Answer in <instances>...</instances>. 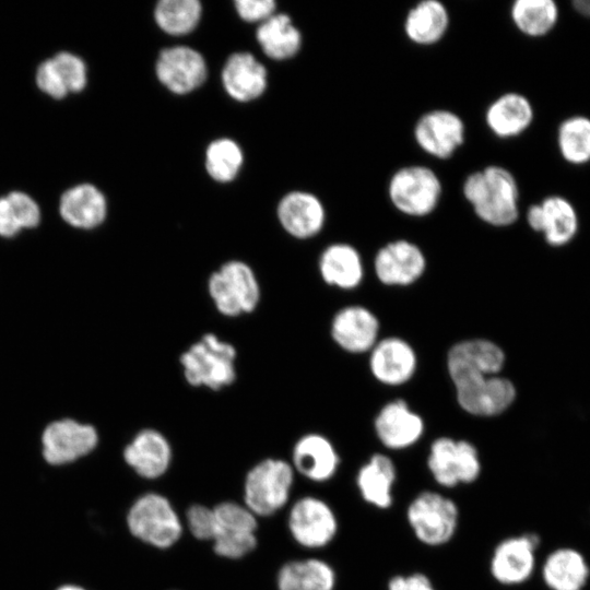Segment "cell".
Returning <instances> with one entry per match:
<instances>
[{"mask_svg":"<svg viewBox=\"0 0 590 590\" xmlns=\"http://www.w3.org/2000/svg\"><path fill=\"white\" fill-rule=\"evenodd\" d=\"M43 455L50 464H63L90 453L97 445L96 429L74 420L49 424L43 434Z\"/></svg>","mask_w":590,"mask_h":590,"instance_id":"cell-19","label":"cell"},{"mask_svg":"<svg viewBox=\"0 0 590 590\" xmlns=\"http://www.w3.org/2000/svg\"><path fill=\"white\" fill-rule=\"evenodd\" d=\"M225 92L237 102H250L261 96L267 88L266 67L250 52L231 55L221 73Z\"/></svg>","mask_w":590,"mask_h":590,"instance_id":"cell-25","label":"cell"},{"mask_svg":"<svg viewBox=\"0 0 590 590\" xmlns=\"http://www.w3.org/2000/svg\"><path fill=\"white\" fill-rule=\"evenodd\" d=\"M210 297L224 316L252 312L260 300V286L253 270L244 261L232 260L214 271L208 281Z\"/></svg>","mask_w":590,"mask_h":590,"instance_id":"cell-8","label":"cell"},{"mask_svg":"<svg viewBox=\"0 0 590 590\" xmlns=\"http://www.w3.org/2000/svg\"><path fill=\"white\" fill-rule=\"evenodd\" d=\"M398 469L385 452H374L357 469L354 485L362 502L380 511L394 505Z\"/></svg>","mask_w":590,"mask_h":590,"instance_id":"cell-18","label":"cell"},{"mask_svg":"<svg viewBox=\"0 0 590 590\" xmlns=\"http://www.w3.org/2000/svg\"><path fill=\"white\" fill-rule=\"evenodd\" d=\"M278 219L291 236L307 239L318 235L326 223V209L321 200L307 191H292L279 202Z\"/></svg>","mask_w":590,"mask_h":590,"instance_id":"cell-23","label":"cell"},{"mask_svg":"<svg viewBox=\"0 0 590 590\" xmlns=\"http://www.w3.org/2000/svg\"><path fill=\"white\" fill-rule=\"evenodd\" d=\"M533 107L522 94L508 92L495 98L485 110V123L500 139L523 133L533 121Z\"/></svg>","mask_w":590,"mask_h":590,"instance_id":"cell-29","label":"cell"},{"mask_svg":"<svg viewBox=\"0 0 590 590\" xmlns=\"http://www.w3.org/2000/svg\"><path fill=\"white\" fill-rule=\"evenodd\" d=\"M190 533L198 540H213L215 533V517L213 508L203 505H192L186 514Z\"/></svg>","mask_w":590,"mask_h":590,"instance_id":"cell-40","label":"cell"},{"mask_svg":"<svg viewBox=\"0 0 590 590\" xmlns=\"http://www.w3.org/2000/svg\"><path fill=\"white\" fill-rule=\"evenodd\" d=\"M202 15L198 0H162L154 9V20L165 33L174 36L186 35L194 30Z\"/></svg>","mask_w":590,"mask_h":590,"instance_id":"cell-35","label":"cell"},{"mask_svg":"<svg viewBox=\"0 0 590 590\" xmlns=\"http://www.w3.org/2000/svg\"><path fill=\"white\" fill-rule=\"evenodd\" d=\"M256 38L263 52L271 59L285 60L302 47V34L285 13H274L259 24Z\"/></svg>","mask_w":590,"mask_h":590,"instance_id":"cell-33","label":"cell"},{"mask_svg":"<svg viewBox=\"0 0 590 590\" xmlns=\"http://www.w3.org/2000/svg\"><path fill=\"white\" fill-rule=\"evenodd\" d=\"M234 4L244 21L259 23L272 16L276 8L273 0H236Z\"/></svg>","mask_w":590,"mask_h":590,"instance_id":"cell-43","label":"cell"},{"mask_svg":"<svg viewBox=\"0 0 590 590\" xmlns=\"http://www.w3.org/2000/svg\"><path fill=\"white\" fill-rule=\"evenodd\" d=\"M386 590H438L432 578L420 570L398 573L387 580Z\"/></svg>","mask_w":590,"mask_h":590,"instance_id":"cell-42","label":"cell"},{"mask_svg":"<svg viewBox=\"0 0 590 590\" xmlns=\"http://www.w3.org/2000/svg\"><path fill=\"white\" fill-rule=\"evenodd\" d=\"M276 585L279 590H335L338 574L322 558L294 559L280 568Z\"/></svg>","mask_w":590,"mask_h":590,"instance_id":"cell-31","label":"cell"},{"mask_svg":"<svg viewBox=\"0 0 590 590\" xmlns=\"http://www.w3.org/2000/svg\"><path fill=\"white\" fill-rule=\"evenodd\" d=\"M459 406L470 415L493 417L515 401L514 384L499 375L476 377L455 386Z\"/></svg>","mask_w":590,"mask_h":590,"instance_id":"cell-14","label":"cell"},{"mask_svg":"<svg viewBox=\"0 0 590 590\" xmlns=\"http://www.w3.org/2000/svg\"><path fill=\"white\" fill-rule=\"evenodd\" d=\"M51 58L69 93H79L86 87L87 66L79 55L63 50Z\"/></svg>","mask_w":590,"mask_h":590,"instance_id":"cell-38","label":"cell"},{"mask_svg":"<svg viewBox=\"0 0 590 590\" xmlns=\"http://www.w3.org/2000/svg\"><path fill=\"white\" fill-rule=\"evenodd\" d=\"M35 82L37 87L51 98L62 99L69 94L51 57L38 64Z\"/></svg>","mask_w":590,"mask_h":590,"instance_id":"cell-39","label":"cell"},{"mask_svg":"<svg viewBox=\"0 0 590 590\" xmlns=\"http://www.w3.org/2000/svg\"><path fill=\"white\" fill-rule=\"evenodd\" d=\"M541 538L534 532H523L499 540L488 558L491 578L504 587H517L528 582L538 567V550Z\"/></svg>","mask_w":590,"mask_h":590,"instance_id":"cell-9","label":"cell"},{"mask_svg":"<svg viewBox=\"0 0 590 590\" xmlns=\"http://www.w3.org/2000/svg\"><path fill=\"white\" fill-rule=\"evenodd\" d=\"M373 264L377 279L384 285L409 286L424 274L426 258L416 244L396 239L377 250Z\"/></svg>","mask_w":590,"mask_h":590,"instance_id":"cell-15","label":"cell"},{"mask_svg":"<svg viewBox=\"0 0 590 590\" xmlns=\"http://www.w3.org/2000/svg\"><path fill=\"white\" fill-rule=\"evenodd\" d=\"M450 15L439 0H422L409 9L403 31L410 42L429 46L437 44L447 33Z\"/></svg>","mask_w":590,"mask_h":590,"instance_id":"cell-32","label":"cell"},{"mask_svg":"<svg viewBox=\"0 0 590 590\" xmlns=\"http://www.w3.org/2000/svg\"><path fill=\"white\" fill-rule=\"evenodd\" d=\"M404 518L414 539L423 546L439 548L456 538L461 521L458 503L445 491L424 488L406 504Z\"/></svg>","mask_w":590,"mask_h":590,"instance_id":"cell-2","label":"cell"},{"mask_svg":"<svg viewBox=\"0 0 590 590\" xmlns=\"http://www.w3.org/2000/svg\"><path fill=\"white\" fill-rule=\"evenodd\" d=\"M426 469L438 489L450 491L476 483L482 475L483 463L471 441L440 436L429 445Z\"/></svg>","mask_w":590,"mask_h":590,"instance_id":"cell-3","label":"cell"},{"mask_svg":"<svg viewBox=\"0 0 590 590\" xmlns=\"http://www.w3.org/2000/svg\"><path fill=\"white\" fill-rule=\"evenodd\" d=\"M462 192L475 215L488 225L504 227L518 220V184L503 166L488 165L469 174L464 178Z\"/></svg>","mask_w":590,"mask_h":590,"instance_id":"cell-1","label":"cell"},{"mask_svg":"<svg viewBox=\"0 0 590 590\" xmlns=\"http://www.w3.org/2000/svg\"><path fill=\"white\" fill-rule=\"evenodd\" d=\"M215 533L214 552L225 558H241L257 545L256 516L243 505L224 502L213 508Z\"/></svg>","mask_w":590,"mask_h":590,"instance_id":"cell-11","label":"cell"},{"mask_svg":"<svg viewBox=\"0 0 590 590\" xmlns=\"http://www.w3.org/2000/svg\"><path fill=\"white\" fill-rule=\"evenodd\" d=\"M17 214L7 196L0 197V236L10 238L22 231Z\"/></svg>","mask_w":590,"mask_h":590,"instance_id":"cell-44","label":"cell"},{"mask_svg":"<svg viewBox=\"0 0 590 590\" xmlns=\"http://www.w3.org/2000/svg\"><path fill=\"white\" fill-rule=\"evenodd\" d=\"M236 356L231 343L206 333L181 354L180 364L189 385L217 391L235 381Z\"/></svg>","mask_w":590,"mask_h":590,"instance_id":"cell-4","label":"cell"},{"mask_svg":"<svg viewBox=\"0 0 590 590\" xmlns=\"http://www.w3.org/2000/svg\"><path fill=\"white\" fill-rule=\"evenodd\" d=\"M376 438L390 451H402L415 446L424 436L425 422L409 404L397 399L386 403L374 420Z\"/></svg>","mask_w":590,"mask_h":590,"instance_id":"cell-16","label":"cell"},{"mask_svg":"<svg viewBox=\"0 0 590 590\" xmlns=\"http://www.w3.org/2000/svg\"><path fill=\"white\" fill-rule=\"evenodd\" d=\"M295 471L282 459H264L246 475L245 503L255 516L268 517L282 509L288 502Z\"/></svg>","mask_w":590,"mask_h":590,"instance_id":"cell-6","label":"cell"},{"mask_svg":"<svg viewBox=\"0 0 590 590\" xmlns=\"http://www.w3.org/2000/svg\"><path fill=\"white\" fill-rule=\"evenodd\" d=\"M292 467L295 472L314 483H327L339 472L341 457L333 442L324 435L309 433L293 447Z\"/></svg>","mask_w":590,"mask_h":590,"instance_id":"cell-22","label":"cell"},{"mask_svg":"<svg viewBox=\"0 0 590 590\" xmlns=\"http://www.w3.org/2000/svg\"><path fill=\"white\" fill-rule=\"evenodd\" d=\"M14 208L22 228H34L42 220L38 203L28 193L14 190L5 194Z\"/></svg>","mask_w":590,"mask_h":590,"instance_id":"cell-41","label":"cell"},{"mask_svg":"<svg viewBox=\"0 0 590 590\" xmlns=\"http://www.w3.org/2000/svg\"><path fill=\"white\" fill-rule=\"evenodd\" d=\"M58 590H84V589L76 586H63L59 588Z\"/></svg>","mask_w":590,"mask_h":590,"instance_id":"cell-46","label":"cell"},{"mask_svg":"<svg viewBox=\"0 0 590 590\" xmlns=\"http://www.w3.org/2000/svg\"><path fill=\"white\" fill-rule=\"evenodd\" d=\"M504 364V351L487 339L462 340L447 353V371L453 386L476 377L499 375Z\"/></svg>","mask_w":590,"mask_h":590,"instance_id":"cell-12","label":"cell"},{"mask_svg":"<svg viewBox=\"0 0 590 590\" xmlns=\"http://www.w3.org/2000/svg\"><path fill=\"white\" fill-rule=\"evenodd\" d=\"M158 81L174 94H188L202 85L208 68L196 49L176 46L163 49L155 63Z\"/></svg>","mask_w":590,"mask_h":590,"instance_id":"cell-17","label":"cell"},{"mask_svg":"<svg viewBox=\"0 0 590 590\" xmlns=\"http://www.w3.org/2000/svg\"><path fill=\"white\" fill-rule=\"evenodd\" d=\"M244 164V153L238 143L228 138L212 141L205 151V169L217 182L236 178Z\"/></svg>","mask_w":590,"mask_h":590,"instance_id":"cell-36","label":"cell"},{"mask_svg":"<svg viewBox=\"0 0 590 590\" xmlns=\"http://www.w3.org/2000/svg\"><path fill=\"white\" fill-rule=\"evenodd\" d=\"M515 26L531 37L544 36L558 20V8L553 0H516L510 8Z\"/></svg>","mask_w":590,"mask_h":590,"instance_id":"cell-34","label":"cell"},{"mask_svg":"<svg viewBox=\"0 0 590 590\" xmlns=\"http://www.w3.org/2000/svg\"><path fill=\"white\" fill-rule=\"evenodd\" d=\"M541 578L548 590H583L590 578V566L580 551L562 546L545 556Z\"/></svg>","mask_w":590,"mask_h":590,"instance_id":"cell-28","label":"cell"},{"mask_svg":"<svg viewBox=\"0 0 590 590\" xmlns=\"http://www.w3.org/2000/svg\"><path fill=\"white\" fill-rule=\"evenodd\" d=\"M413 138L426 154L447 160L464 143L465 123L455 111L433 109L416 120Z\"/></svg>","mask_w":590,"mask_h":590,"instance_id":"cell-13","label":"cell"},{"mask_svg":"<svg viewBox=\"0 0 590 590\" xmlns=\"http://www.w3.org/2000/svg\"><path fill=\"white\" fill-rule=\"evenodd\" d=\"M529 226L542 232L552 246L567 244L577 233L578 219L573 204L559 196L545 198L527 211Z\"/></svg>","mask_w":590,"mask_h":590,"instance_id":"cell-24","label":"cell"},{"mask_svg":"<svg viewBox=\"0 0 590 590\" xmlns=\"http://www.w3.org/2000/svg\"><path fill=\"white\" fill-rule=\"evenodd\" d=\"M127 526L133 536L157 548L173 546L182 533L178 514L169 500L157 493H146L132 504Z\"/></svg>","mask_w":590,"mask_h":590,"instance_id":"cell-7","label":"cell"},{"mask_svg":"<svg viewBox=\"0 0 590 590\" xmlns=\"http://www.w3.org/2000/svg\"><path fill=\"white\" fill-rule=\"evenodd\" d=\"M387 193L392 205L402 214L424 217L437 209L442 184L428 166L406 165L391 175Z\"/></svg>","mask_w":590,"mask_h":590,"instance_id":"cell-5","label":"cell"},{"mask_svg":"<svg viewBox=\"0 0 590 590\" xmlns=\"http://www.w3.org/2000/svg\"><path fill=\"white\" fill-rule=\"evenodd\" d=\"M287 526L298 545L314 551L329 546L340 530V521L333 507L315 495H306L295 500L288 512Z\"/></svg>","mask_w":590,"mask_h":590,"instance_id":"cell-10","label":"cell"},{"mask_svg":"<svg viewBox=\"0 0 590 590\" xmlns=\"http://www.w3.org/2000/svg\"><path fill=\"white\" fill-rule=\"evenodd\" d=\"M377 316L362 305H347L337 311L330 333L337 345L352 354L369 353L379 340Z\"/></svg>","mask_w":590,"mask_h":590,"instance_id":"cell-20","label":"cell"},{"mask_svg":"<svg viewBox=\"0 0 590 590\" xmlns=\"http://www.w3.org/2000/svg\"><path fill=\"white\" fill-rule=\"evenodd\" d=\"M369 370L382 385L401 386L410 381L417 369L413 346L399 337L379 339L369 352Z\"/></svg>","mask_w":590,"mask_h":590,"instance_id":"cell-21","label":"cell"},{"mask_svg":"<svg viewBox=\"0 0 590 590\" xmlns=\"http://www.w3.org/2000/svg\"><path fill=\"white\" fill-rule=\"evenodd\" d=\"M573 4L578 13L590 19V0H576Z\"/></svg>","mask_w":590,"mask_h":590,"instance_id":"cell-45","label":"cell"},{"mask_svg":"<svg viewBox=\"0 0 590 590\" xmlns=\"http://www.w3.org/2000/svg\"><path fill=\"white\" fill-rule=\"evenodd\" d=\"M318 269L330 286L354 290L364 279V264L358 250L346 243H334L320 253Z\"/></svg>","mask_w":590,"mask_h":590,"instance_id":"cell-30","label":"cell"},{"mask_svg":"<svg viewBox=\"0 0 590 590\" xmlns=\"http://www.w3.org/2000/svg\"><path fill=\"white\" fill-rule=\"evenodd\" d=\"M562 156L570 164L582 165L590 161V119L575 116L564 120L557 133Z\"/></svg>","mask_w":590,"mask_h":590,"instance_id":"cell-37","label":"cell"},{"mask_svg":"<svg viewBox=\"0 0 590 590\" xmlns=\"http://www.w3.org/2000/svg\"><path fill=\"white\" fill-rule=\"evenodd\" d=\"M123 459L138 475L154 480L167 471L172 461V448L162 433L145 428L126 446Z\"/></svg>","mask_w":590,"mask_h":590,"instance_id":"cell-26","label":"cell"},{"mask_svg":"<svg viewBox=\"0 0 590 590\" xmlns=\"http://www.w3.org/2000/svg\"><path fill=\"white\" fill-rule=\"evenodd\" d=\"M59 213L69 225L92 229L105 221L107 200L96 186L88 182L78 184L61 194Z\"/></svg>","mask_w":590,"mask_h":590,"instance_id":"cell-27","label":"cell"}]
</instances>
